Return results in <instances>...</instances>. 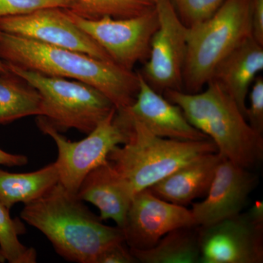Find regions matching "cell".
Masks as SVG:
<instances>
[{
	"mask_svg": "<svg viewBox=\"0 0 263 263\" xmlns=\"http://www.w3.org/2000/svg\"><path fill=\"white\" fill-rule=\"evenodd\" d=\"M117 112L129 124V139L110 151L107 160L127 181L135 195L200 156L217 152L211 139L185 141L161 138L141 123Z\"/></svg>",
	"mask_w": 263,
	"mask_h": 263,
	"instance_id": "obj_4",
	"label": "cell"
},
{
	"mask_svg": "<svg viewBox=\"0 0 263 263\" xmlns=\"http://www.w3.org/2000/svg\"><path fill=\"white\" fill-rule=\"evenodd\" d=\"M252 35L263 46V0L252 2Z\"/></svg>",
	"mask_w": 263,
	"mask_h": 263,
	"instance_id": "obj_27",
	"label": "cell"
},
{
	"mask_svg": "<svg viewBox=\"0 0 263 263\" xmlns=\"http://www.w3.org/2000/svg\"><path fill=\"white\" fill-rule=\"evenodd\" d=\"M37 124L43 133L56 143L58 157L54 163L59 183L76 195L89 173L106 162L114 148L129 139V124L118 115L116 108L79 141H69L42 117H37Z\"/></svg>",
	"mask_w": 263,
	"mask_h": 263,
	"instance_id": "obj_7",
	"label": "cell"
},
{
	"mask_svg": "<svg viewBox=\"0 0 263 263\" xmlns=\"http://www.w3.org/2000/svg\"><path fill=\"white\" fill-rule=\"evenodd\" d=\"M258 183L259 176L253 171L222 158L205 199L192 203L195 226H209L243 212Z\"/></svg>",
	"mask_w": 263,
	"mask_h": 263,
	"instance_id": "obj_13",
	"label": "cell"
},
{
	"mask_svg": "<svg viewBox=\"0 0 263 263\" xmlns=\"http://www.w3.org/2000/svg\"><path fill=\"white\" fill-rule=\"evenodd\" d=\"M252 2L226 0L211 18L188 28L183 91H202L218 64L252 37Z\"/></svg>",
	"mask_w": 263,
	"mask_h": 263,
	"instance_id": "obj_5",
	"label": "cell"
},
{
	"mask_svg": "<svg viewBox=\"0 0 263 263\" xmlns=\"http://www.w3.org/2000/svg\"><path fill=\"white\" fill-rule=\"evenodd\" d=\"M0 31L112 61L106 52L79 29L62 8H45L0 18Z\"/></svg>",
	"mask_w": 263,
	"mask_h": 263,
	"instance_id": "obj_11",
	"label": "cell"
},
{
	"mask_svg": "<svg viewBox=\"0 0 263 263\" xmlns=\"http://www.w3.org/2000/svg\"><path fill=\"white\" fill-rule=\"evenodd\" d=\"M5 259L4 256H3V252L0 250V262H4Z\"/></svg>",
	"mask_w": 263,
	"mask_h": 263,
	"instance_id": "obj_30",
	"label": "cell"
},
{
	"mask_svg": "<svg viewBox=\"0 0 263 263\" xmlns=\"http://www.w3.org/2000/svg\"><path fill=\"white\" fill-rule=\"evenodd\" d=\"M201 263H262L263 202L247 212L200 227Z\"/></svg>",
	"mask_w": 263,
	"mask_h": 263,
	"instance_id": "obj_9",
	"label": "cell"
},
{
	"mask_svg": "<svg viewBox=\"0 0 263 263\" xmlns=\"http://www.w3.org/2000/svg\"><path fill=\"white\" fill-rule=\"evenodd\" d=\"M130 251L138 262H200V227L176 228L164 235L152 248Z\"/></svg>",
	"mask_w": 263,
	"mask_h": 263,
	"instance_id": "obj_18",
	"label": "cell"
},
{
	"mask_svg": "<svg viewBox=\"0 0 263 263\" xmlns=\"http://www.w3.org/2000/svg\"><path fill=\"white\" fill-rule=\"evenodd\" d=\"M125 242H120L105 249L99 256L97 263H136L138 262L127 249Z\"/></svg>",
	"mask_w": 263,
	"mask_h": 263,
	"instance_id": "obj_26",
	"label": "cell"
},
{
	"mask_svg": "<svg viewBox=\"0 0 263 263\" xmlns=\"http://www.w3.org/2000/svg\"><path fill=\"white\" fill-rule=\"evenodd\" d=\"M45 8H62L72 10L71 0H0V18L27 14Z\"/></svg>",
	"mask_w": 263,
	"mask_h": 263,
	"instance_id": "obj_24",
	"label": "cell"
},
{
	"mask_svg": "<svg viewBox=\"0 0 263 263\" xmlns=\"http://www.w3.org/2000/svg\"><path fill=\"white\" fill-rule=\"evenodd\" d=\"M6 65L12 73L37 90L41 98V117L57 130L76 129L88 135L116 108L103 93L81 81Z\"/></svg>",
	"mask_w": 263,
	"mask_h": 263,
	"instance_id": "obj_6",
	"label": "cell"
},
{
	"mask_svg": "<svg viewBox=\"0 0 263 263\" xmlns=\"http://www.w3.org/2000/svg\"><path fill=\"white\" fill-rule=\"evenodd\" d=\"M193 226L191 209L165 201L146 189L133 197L122 230L129 248L145 250L171 230Z\"/></svg>",
	"mask_w": 263,
	"mask_h": 263,
	"instance_id": "obj_12",
	"label": "cell"
},
{
	"mask_svg": "<svg viewBox=\"0 0 263 263\" xmlns=\"http://www.w3.org/2000/svg\"><path fill=\"white\" fill-rule=\"evenodd\" d=\"M163 95L214 142L222 158L252 171L260 165L262 135L252 129L235 100L219 84L209 81L206 89L195 94L167 90Z\"/></svg>",
	"mask_w": 263,
	"mask_h": 263,
	"instance_id": "obj_3",
	"label": "cell"
},
{
	"mask_svg": "<svg viewBox=\"0 0 263 263\" xmlns=\"http://www.w3.org/2000/svg\"><path fill=\"white\" fill-rule=\"evenodd\" d=\"M24 233L23 224L10 217L9 209L0 202V250L10 263H35L37 252L21 243L18 235Z\"/></svg>",
	"mask_w": 263,
	"mask_h": 263,
	"instance_id": "obj_22",
	"label": "cell"
},
{
	"mask_svg": "<svg viewBox=\"0 0 263 263\" xmlns=\"http://www.w3.org/2000/svg\"><path fill=\"white\" fill-rule=\"evenodd\" d=\"M74 8L71 11L89 19L108 15L126 18L143 14L155 8V0H71Z\"/></svg>",
	"mask_w": 263,
	"mask_h": 263,
	"instance_id": "obj_21",
	"label": "cell"
},
{
	"mask_svg": "<svg viewBox=\"0 0 263 263\" xmlns=\"http://www.w3.org/2000/svg\"><path fill=\"white\" fill-rule=\"evenodd\" d=\"M176 13L188 28L207 20L226 0H171Z\"/></svg>",
	"mask_w": 263,
	"mask_h": 263,
	"instance_id": "obj_23",
	"label": "cell"
},
{
	"mask_svg": "<svg viewBox=\"0 0 263 263\" xmlns=\"http://www.w3.org/2000/svg\"><path fill=\"white\" fill-rule=\"evenodd\" d=\"M218 152L200 156L148 188L156 196L176 205H186L207 195L218 164Z\"/></svg>",
	"mask_w": 263,
	"mask_h": 263,
	"instance_id": "obj_17",
	"label": "cell"
},
{
	"mask_svg": "<svg viewBox=\"0 0 263 263\" xmlns=\"http://www.w3.org/2000/svg\"><path fill=\"white\" fill-rule=\"evenodd\" d=\"M21 216L48 238L59 255L70 262L97 263L105 249L125 242L121 228L105 226L76 194L60 183L25 204Z\"/></svg>",
	"mask_w": 263,
	"mask_h": 263,
	"instance_id": "obj_2",
	"label": "cell"
},
{
	"mask_svg": "<svg viewBox=\"0 0 263 263\" xmlns=\"http://www.w3.org/2000/svg\"><path fill=\"white\" fill-rule=\"evenodd\" d=\"M0 59L5 63L44 75L89 84L106 96L117 110L130 106L139 90L138 72L123 68L113 61L2 31Z\"/></svg>",
	"mask_w": 263,
	"mask_h": 263,
	"instance_id": "obj_1",
	"label": "cell"
},
{
	"mask_svg": "<svg viewBox=\"0 0 263 263\" xmlns=\"http://www.w3.org/2000/svg\"><path fill=\"white\" fill-rule=\"evenodd\" d=\"M262 70L263 46L252 36L218 64L209 81L219 84L246 117L249 89Z\"/></svg>",
	"mask_w": 263,
	"mask_h": 263,
	"instance_id": "obj_16",
	"label": "cell"
},
{
	"mask_svg": "<svg viewBox=\"0 0 263 263\" xmlns=\"http://www.w3.org/2000/svg\"><path fill=\"white\" fill-rule=\"evenodd\" d=\"M159 27L151 41L149 57L140 72L152 89L183 91L182 76L188 27L181 22L171 0H155Z\"/></svg>",
	"mask_w": 263,
	"mask_h": 263,
	"instance_id": "obj_10",
	"label": "cell"
},
{
	"mask_svg": "<svg viewBox=\"0 0 263 263\" xmlns=\"http://www.w3.org/2000/svg\"><path fill=\"white\" fill-rule=\"evenodd\" d=\"M41 115V98L37 90L14 74L0 75V125Z\"/></svg>",
	"mask_w": 263,
	"mask_h": 263,
	"instance_id": "obj_20",
	"label": "cell"
},
{
	"mask_svg": "<svg viewBox=\"0 0 263 263\" xmlns=\"http://www.w3.org/2000/svg\"><path fill=\"white\" fill-rule=\"evenodd\" d=\"M27 162H28V158L26 156L8 153L0 148V165L20 167V166L25 165Z\"/></svg>",
	"mask_w": 263,
	"mask_h": 263,
	"instance_id": "obj_28",
	"label": "cell"
},
{
	"mask_svg": "<svg viewBox=\"0 0 263 263\" xmlns=\"http://www.w3.org/2000/svg\"><path fill=\"white\" fill-rule=\"evenodd\" d=\"M66 14L83 32L98 43L112 61L133 70L138 62L149 57L151 41L159 27L155 8L143 14L126 18L105 15L98 19L84 18L68 9Z\"/></svg>",
	"mask_w": 263,
	"mask_h": 263,
	"instance_id": "obj_8",
	"label": "cell"
},
{
	"mask_svg": "<svg viewBox=\"0 0 263 263\" xmlns=\"http://www.w3.org/2000/svg\"><path fill=\"white\" fill-rule=\"evenodd\" d=\"M11 73L6 63L0 59V75H9Z\"/></svg>",
	"mask_w": 263,
	"mask_h": 263,
	"instance_id": "obj_29",
	"label": "cell"
},
{
	"mask_svg": "<svg viewBox=\"0 0 263 263\" xmlns=\"http://www.w3.org/2000/svg\"><path fill=\"white\" fill-rule=\"evenodd\" d=\"M76 195L98 208L102 220L111 219L123 230L135 193L107 160L85 177Z\"/></svg>",
	"mask_w": 263,
	"mask_h": 263,
	"instance_id": "obj_15",
	"label": "cell"
},
{
	"mask_svg": "<svg viewBox=\"0 0 263 263\" xmlns=\"http://www.w3.org/2000/svg\"><path fill=\"white\" fill-rule=\"evenodd\" d=\"M58 183V171L54 162L25 174L0 169V202L10 210L18 202L25 205L37 200Z\"/></svg>",
	"mask_w": 263,
	"mask_h": 263,
	"instance_id": "obj_19",
	"label": "cell"
},
{
	"mask_svg": "<svg viewBox=\"0 0 263 263\" xmlns=\"http://www.w3.org/2000/svg\"><path fill=\"white\" fill-rule=\"evenodd\" d=\"M138 72L139 90L134 103L117 111L141 123L151 133L161 138L185 141L210 139L189 122L179 105L152 89Z\"/></svg>",
	"mask_w": 263,
	"mask_h": 263,
	"instance_id": "obj_14",
	"label": "cell"
},
{
	"mask_svg": "<svg viewBox=\"0 0 263 263\" xmlns=\"http://www.w3.org/2000/svg\"><path fill=\"white\" fill-rule=\"evenodd\" d=\"M249 106L246 119L249 125L259 134L263 133V79L257 76L249 91Z\"/></svg>",
	"mask_w": 263,
	"mask_h": 263,
	"instance_id": "obj_25",
	"label": "cell"
}]
</instances>
